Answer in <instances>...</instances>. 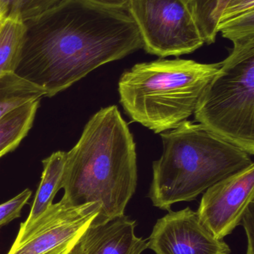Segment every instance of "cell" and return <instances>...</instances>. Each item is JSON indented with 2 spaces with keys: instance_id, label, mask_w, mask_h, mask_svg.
<instances>
[{
  "instance_id": "9a60e30c",
  "label": "cell",
  "mask_w": 254,
  "mask_h": 254,
  "mask_svg": "<svg viewBox=\"0 0 254 254\" xmlns=\"http://www.w3.org/2000/svg\"><path fill=\"white\" fill-rule=\"evenodd\" d=\"M25 25L12 19H1L0 24V75L15 72L23 41Z\"/></svg>"
},
{
  "instance_id": "9c48e42d",
  "label": "cell",
  "mask_w": 254,
  "mask_h": 254,
  "mask_svg": "<svg viewBox=\"0 0 254 254\" xmlns=\"http://www.w3.org/2000/svg\"><path fill=\"white\" fill-rule=\"evenodd\" d=\"M155 254H231L230 246L216 238L187 207L158 219L148 239Z\"/></svg>"
},
{
  "instance_id": "277c9868",
  "label": "cell",
  "mask_w": 254,
  "mask_h": 254,
  "mask_svg": "<svg viewBox=\"0 0 254 254\" xmlns=\"http://www.w3.org/2000/svg\"><path fill=\"white\" fill-rule=\"evenodd\" d=\"M220 66L183 59L136 64L119 78L121 104L133 122L155 133L172 129L194 114Z\"/></svg>"
},
{
  "instance_id": "ffe728a7",
  "label": "cell",
  "mask_w": 254,
  "mask_h": 254,
  "mask_svg": "<svg viewBox=\"0 0 254 254\" xmlns=\"http://www.w3.org/2000/svg\"><path fill=\"white\" fill-rule=\"evenodd\" d=\"M91 4L108 8L127 9L129 5L130 0H85Z\"/></svg>"
},
{
  "instance_id": "5bb4252c",
  "label": "cell",
  "mask_w": 254,
  "mask_h": 254,
  "mask_svg": "<svg viewBox=\"0 0 254 254\" xmlns=\"http://www.w3.org/2000/svg\"><path fill=\"white\" fill-rule=\"evenodd\" d=\"M231 0H186L204 43L213 44L219 22Z\"/></svg>"
},
{
  "instance_id": "6da1fadb",
  "label": "cell",
  "mask_w": 254,
  "mask_h": 254,
  "mask_svg": "<svg viewBox=\"0 0 254 254\" xmlns=\"http://www.w3.org/2000/svg\"><path fill=\"white\" fill-rule=\"evenodd\" d=\"M24 25L15 73L43 89L49 98L98 67L143 48L128 10L85 0H64Z\"/></svg>"
},
{
  "instance_id": "7a4b0ae2",
  "label": "cell",
  "mask_w": 254,
  "mask_h": 254,
  "mask_svg": "<svg viewBox=\"0 0 254 254\" xmlns=\"http://www.w3.org/2000/svg\"><path fill=\"white\" fill-rule=\"evenodd\" d=\"M136 143L116 106L101 109L66 155L62 198L75 205L98 203L91 225L125 214L137 187Z\"/></svg>"
},
{
  "instance_id": "52a82bcc",
  "label": "cell",
  "mask_w": 254,
  "mask_h": 254,
  "mask_svg": "<svg viewBox=\"0 0 254 254\" xmlns=\"http://www.w3.org/2000/svg\"><path fill=\"white\" fill-rule=\"evenodd\" d=\"M100 210L98 203L75 205L62 198L31 223H21L7 254H70Z\"/></svg>"
},
{
  "instance_id": "2e32d148",
  "label": "cell",
  "mask_w": 254,
  "mask_h": 254,
  "mask_svg": "<svg viewBox=\"0 0 254 254\" xmlns=\"http://www.w3.org/2000/svg\"><path fill=\"white\" fill-rule=\"evenodd\" d=\"M64 0H0V17L25 22L58 6Z\"/></svg>"
},
{
  "instance_id": "3957f363",
  "label": "cell",
  "mask_w": 254,
  "mask_h": 254,
  "mask_svg": "<svg viewBox=\"0 0 254 254\" xmlns=\"http://www.w3.org/2000/svg\"><path fill=\"white\" fill-rule=\"evenodd\" d=\"M161 136L163 153L152 164L148 194L161 210L193 201L219 181L254 164L252 155L199 123L186 120Z\"/></svg>"
},
{
  "instance_id": "7402d4cb",
  "label": "cell",
  "mask_w": 254,
  "mask_h": 254,
  "mask_svg": "<svg viewBox=\"0 0 254 254\" xmlns=\"http://www.w3.org/2000/svg\"><path fill=\"white\" fill-rule=\"evenodd\" d=\"M0 19H1V17H0Z\"/></svg>"
},
{
  "instance_id": "8fae6325",
  "label": "cell",
  "mask_w": 254,
  "mask_h": 254,
  "mask_svg": "<svg viewBox=\"0 0 254 254\" xmlns=\"http://www.w3.org/2000/svg\"><path fill=\"white\" fill-rule=\"evenodd\" d=\"M67 152L58 151L43 161V170L29 214L23 225L35 220L53 204L55 195L62 189Z\"/></svg>"
},
{
  "instance_id": "5b68a950",
  "label": "cell",
  "mask_w": 254,
  "mask_h": 254,
  "mask_svg": "<svg viewBox=\"0 0 254 254\" xmlns=\"http://www.w3.org/2000/svg\"><path fill=\"white\" fill-rule=\"evenodd\" d=\"M229 56L203 92L195 121L254 155V35L233 40Z\"/></svg>"
},
{
  "instance_id": "e0dca14e",
  "label": "cell",
  "mask_w": 254,
  "mask_h": 254,
  "mask_svg": "<svg viewBox=\"0 0 254 254\" xmlns=\"http://www.w3.org/2000/svg\"><path fill=\"white\" fill-rule=\"evenodd\" d=\"M32 192L24 190L11 199L0 204V228L19 218L24 206L28 202Z\"/></svg>"
},
{
  "instance_id": "d6986e66",
  "label": "cell",
  "mask_w": 254,
  "mask_h": 254,
  "mask_svg": "<svg viewBox=\"0 0 254 254\" xmlns=\"http://www.w3.org/2000/svg\"><path fill=\"white\" fill-rule=\"evenodd\" d=\"M241 223L244 227L247 236V254H254V202L250 204L246 210Z\"/></svg>"
},
{
  "instance_id": "ba28073f",
  "label": "cell",
  "mask_w": 254,
  "mask_h": 254,
  "mask_svg": "<svg viewBox=\"0 0 254 254\" xmlns=\"http://www.w3.org/2000/svg\"><path fill=\"white\" fill-rule=\"evenodd\" d=\"M254 202V164L219 181L204 192L196 213L219 240L234 232Z\"/></svg>"
},
{
  "instance_id": "ac0fdd59",
  "label": "cell",
  "mask_w": 254,
  "mask_h": 254,
  "mask_svg": "<svg viewBox=\"0 0 254 254\" xmlns=\"http://www.w3.org/2000/svg\"><path fill=\"white\" fill-rule=\"evenodd\" d=\"M252 13H254V0H231L224 10L219 28Z\"/></svg>"
},
{
  "instance_id": "7c38bea8",
  "label": "cell",
  "mask_w": 254,
  "mask_h": 254,
  "mask_svg": "<svg viewBox=\"0 0 254 254\" xmlns=\"http://www.w3.org/2000/svg\"><path fill=\"white\" fill-rule=\"evenodd\" d=\"M40 101L24 104L0 119V158L14 150L28 134Z\"/></svg>"
},
{
  "instance_id": "8992f818",
  "label": "cell",
  "mask_w": 254,
  "mask_h": 254,
  "mask_svg": "<svg viewBox=\"0 0 254 254\" xmlns=\"http://www.w3.org/2000/svg\"><path fill=\"white\" fill-rule=\"evenodd\" d=\"M143 48L161 58L188 55L204 41L186 0H130Z\"/></svg>"
},
{
  "instance_id": "30bf717a",
  "label": "cell",
  "mask_w": 254,
  "mask_h": 254,
  "mask_svg": "<svg viewBox=\"0 0 254 254\" xmlns=\"http://www.w3.org/2000/svg\"><path fill=\"white\" fill-rule=\"evenodd\" d=\"M137 222L122 215L99 225H90L70 254H142L148 239L135 234Z\"/></svg>"
},
{
  "instance_id": "4fadbf2b",
  "label": "cell",
  "mask_w": 254,
  "mask_h": 254,
  "mask_svg": "<svg viewBox=\"0 0 254 254\" xmlns=\"http://www.w3.org/2000/svg\"><path fill=\"white\" fill-rule=\"evenodd\" d=\"M46 97V92L15 72L0 75V119L12 110Z\"/></svg>"
},
{
  "instance_id": "44dd1931",
  "label": "cell",
  "mask_w": 254,
  "mask_h": 254,
  "mask_svg": "<svg viewBox=\"0 0 254 254\" xmlns=\"http://www.w3.org/2000/svg\"><path fill=\"white\" fill-rule=\"evenodd\" d=\"M1 19H0V24H1Z\"/></svg>"
}]
</instances>
